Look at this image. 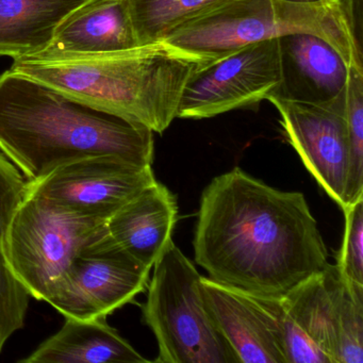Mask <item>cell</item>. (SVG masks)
Returning a JSON list of instances; mask_svg holds the SVG:
<instances>
[{
	"label": "cell",
	"instance_id": "cell-10",
	"mask_svg": "<svg viewBox=\"0 0 363 363\" xmlns=\"http://www.w3.org/2000/svg\"><path fill=\"white\" fill-rule=\"evenodd\" d=\"M345 95L346 91L324 104L267 99L279 112L284 137L306 169L341 209L346 206L350 163Z\"/></svg>",
	"mask_w": 363,
	"mask_h": 363
},
{
	"label": "cell",
	"instance_id": "cell-15",
	"mask_svg": "<svg viewBox=\"0 0 363 363\" xmlns=\"http://www.w3.org/2000/svg\"><path fill=\"white\" fill-rule=\"evenodd\" d=\"M137 46L125 0H89L61 23L50 46L33 56L109 54Z\"/></svg>",
	"mask_w": 363,
	"mask_h": 363
},
{
	"label": "cell",
	"instance_id": "cell-13",
	"mask_svg": "<svg viewBox=\"0 0 363 363\" xmlns=\"http://www.w3.org/2000/svg\"><path fill=\"white\" fill-rule=\"evenodd\" d=\"M279 46L281 84L269 97L324 104L345 93L350 67L333 46L303 33L279 38Z\"/></svg>",
	"mask_w": 363,
	"mask_h": 363
},
{
	"label": "cell",
	"instance_id": "cell-21",
	"mask_svg": "<svg viewBox=\"0 0 363 363\" xmlns=\"http://www.w3.org/2000/svg\"><path fill=\"white\" fill-rule=\"evenodd\" d=\"M345 118L350 148L345 192L348 206L363 197V71L354 67H350L346 86Z\"/></svg>",
	"mask_w": 363,
	"mask_h": 363
},
{
	"label": "cell",
	"instance_id": "cell-8",
	"mask_svg": "<svg viewBox=\"0 0 363 363\" xmlns=\"http://www.w3.org/2000/svg\"><path fill=\"white\" fill-rule=\"evenodd\" d=\"M152 167L116 157H90L61 165L39 179L26 180L25 193L59 211L108 220L156 182Z\"/></svg>",
	"mask_w": 363,
	"mask_h": 363
},
{
	"label": "cell",
	"instance_id": "cell-17",
	"mask_svg": "<svg viewBox=\"0 0 363 363\" xmlns=\"http://www.w3.org/2000/svg\"><path fill=\"white\" fill-rule=\"evenodd\" d=\"M89 0H0V57L44 52L61 23Z\"/></svg>",
	"mask_w": 363,
	"mask_h": 363
},
{
	"label": "cell",
	"instance_id": "cell-11",
	"mask_svg": "<svg viewBox=\"0 0 363 363\" xmlns=\"http://www.w3.org/2000/svg\"><path fill=\"white\" fill-rule=\"evenodd\" d=\"M342 281L329 263L278 299L286 363H337L335 312Z\"/></svg>",
	"mask_w": 363,
	"mask_h": 363
},
{
	"label": "cell",
	"instance_id": "cell-12",
	"mask_svg": "<svg viewBox=\"0 0 363 363\" xmlns=\"http://www.w3.org/2000/svg\"><path fill=\"white\" fill-rule=\"evenodd\" d=\"M210 315L238 363H286L278 299H267L201 276Z\"/></svg>",
	"mask_w": 363,
	"mask_h": 363
},
{
	"label": "cell",
	"instance_id": "cell-16",
	"mask_svg": "<svg viewBox=\"0 0 363 363\" xmlns=\"http://www.w3.org/2000/svg\"><path fill=\"white\" fill-rule=\"evenodd\" d=\"M58 333L40 344L22 363H146L106 318H65Z\"/></svg>",
	"mask_w": 363,
	"mask_h": 363
},
{
	"label": "cell",
	"instance_id": "cell-2",
	"mask_svg": "<svg viewBox=\"0 0 363 363\" xmlns=\"http://www.w3.org/2000/svg\"><path fill=\"white\" fill-rule=\"evenodd\" d=\"M0 152L37 180L90 157L154 162V133L8 69L0 75Z\"/></svg>",
	"mask_w": 363,
	"mask_h": 363
},
{
	"label": "cell",
	"instance_id": "cell-5",
	"mask_svg": "<svg viewBox=\"0 0 363 363\" xmlns=\"http://www.w3.org/2000/svg\"><path fill=\"white\" fill-rule=\"evenodd\" d=\"M143 322L158 343L160 363H238L206 305L201 275L174 244L155 263Z\"/></svg>",
	"mask_w": 363,
	"mask_h": 363
},
{
	"label": "cell",
	"instance_id": "cell-6",
	"mask_svg": "<svg viewBox=\"0 0 363 363\" xmlns=\"http://www.w3.org/2000/svg\"><path fill=\"white\" fill-rule=\"evenodd\" d=\"M107 235V220L59 211L25 193L3 242L6 262L30 297L54 295L78 254Z\"/></svg>",
	"mask_w": 363,
	"mask_h": 363
},
{
	"label": "cell",
	"instance_id": "cell-9",
	"mask_svg": "<svg viewBox=\"0 0 363 363\" xmlns=\"http://www.w3.org/2000/svg\"><path fill=\"white\" fill-rule=\"evenodd\" d=\"M150 272L107 233L76 256L48 303L65 318H107L145 291Z\"/></svg>",
	"mask_w": 363,
	"mask_h": 363
},
{
	"label": "cell",
	"instance_id": "cell-7",
	"mask_svg": "<svg viewBox=\"0 0 363 363\" xmlns=\"http://www.w3.org/2000/svg\"><path fill=\"white\" fill-rule=\"evenodd\" d=\"M282 80L279 39L248 44L216 58L184 89L177 118L205 120L267 101Z\"/></svg>",
	"mask_w": 363,
	"mask_h": 363
},
{
	"label": "cell",
	"instance_id": "cell-1",
	"mask_svg": "<svg viewBox=\"0 0 363 363\" xmlns=\"http://www.w3.org/2000/svg\"><path fill=\"white\" fill-rule=\"evenodd\" d=\"M194 259L209 278L280 299L329 265L305 195L272 188L235 167L203 189Z\"/></svg>",
	"mask_w": 363,
	"mask_h": 363
},
{
	"label": "cell",
	"instance_id": "cell-22",
	"mask_svg": "<svg viewBox=\"0 0 363 363\" xmlns=\"http://www.w3.org/2000/svg\"><path fill=\"white\" fill-rule=\"evenodd\" d=\"M343 241L337 267L344 281L363 286V197L343 209Z\"/></svg>",
	"mask_w": 363,
	"mask_h": 363
},
{
	"label": "cell",
	"instance_id": "cell-14",
	"mask_svg": "<svg viewBox=\"0 0 363 363\" xmlns=\"http://www.w3.org/2000/svg\"><path fill=\"white\" fill-rule=\"evenodd\" d=\"M177 220L175 195L156 180L108 218L107 233L118 247L152 269L173 241Z\"/></svg>",
	"mask_w": 363,
	"mask_h": 363
},
{
	"label": "cell",
	"instance_id": "cell-20",
	"mask_svg": "<svg viewBox=\"0 0 363 363\" xmlns=\"http://www.w3.org/2000/svg\"><path fill=\"white\" fill-rule=\"evenodd\" d=\"M335 344L337 363H363V286L342 281L335 305Z\"/></svg>",
	"mask_w": 363,
	"mask_h": 363
},
{
	"label": "cell",
	"instance_id": "cell-19",
	"mask_svg": "<svg viewBox=\"0 0 363 363\" xmlns=\"http://www.w3.org/2000/svg\"><path fill=\"white\" fill-rule=\"evenodd\" d=\"M138 45L159 41L167 31L223 0H125Z\"/></svg>",
	"mask_w": 363,
	"mask_h": 363
},
{
	"label": "cell",
	"instance_id": "cell-4",
	"mask_svg": "<svg viewBox=\"0 0 363 363\" xmlns=\"http://www.w3.org/2000/svg\"><path fill=\"white\" fill-rule=\"evenodd\" d=\"M357 1L223 0L167 31L160 40L218 58L248 44L303 33L320 38L350 67L363 71Z\"/></svg>",
	"mask_w": 363,
	"mask_h": 363
},
{
	"label": "cell",
	"instance_id": "cell-3",
	"mask_svg": "<svg viewBox=\"0 0 363 363\" xmlns=\"http://www.w3.org/2000/svg\"><path fill=\"white\" fill-rule=\"evenodd\" d=\"M216 59L159 40L109 54L21 57L10 69L161 135L186 84Z\"/></svg>",
	"mask_w": 363,
	"mask_h": 363
},
{
	"label": "cell",
	"instance_id": "cell-18",
	"mask_svg": "<svg viewBox=\"0 0 363 363\" xmlns=\"http://www.w3.org/2000/svg\"><path fill=\"white\" fill-rule=\"evenodd\" d=\"M20 169L0 152V352L8 340L25 326L30 295L10 271L3 242L12 216L25 195Z\"/></svg>",
	"mask_w": 363,
	"mask_h": 363
}]
</instances>
